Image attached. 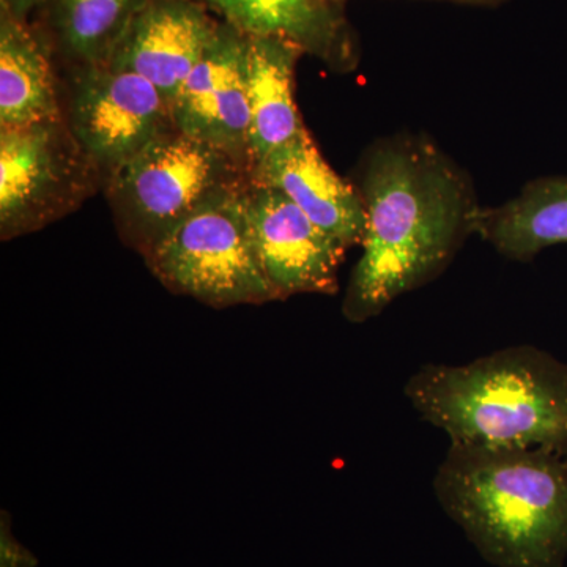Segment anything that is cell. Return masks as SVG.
<instances>
[{
  "label": "cell",
  "instance_id": "18",
  "mask_svg": "<svg viewBox=\"0 0 567 567\" xmlns=\"http://www.w3.org/2000/svg\"><path fill=\"white\" fill-rule=\"evenodd\" d=\"M457 2L491 3V2H496V0H457Z\"/></svg>",
  "mask_w": 567,
  "mask_h": 567
},
{
  "label": "cell",
  "instance_id": "8",
  "mask_svg": "<svg viewBox=\"0 0 567 567\" xmlns=\"http://www.w3.org/2000/svg\"><path fill=\"white\" fill-rule=\"evenodd\" d=\"M245 197L254 246L278 300L338 293L346 246L271 186L251 181Z\"/></svg>",
  "mask_w": 567,
  "mask_h": 567
},
{
  "label": "cell",
  "instance_id": "9",
  "mask_svg": "<svg viewBox=\"0 0 567 567\" xmlns=\"http://www.w3.org/2000/svg\"><path fill=\"white\" fill-rule=\"evenodd\" d=\"M171 117L177 132L226 152L249 169L248 37L219 21L171 104Z\"/></svg>",
  "mask_w": 567,
  "mask_h": 567
},
{
  "label": "cell",
  "instance_id": "4",
  "mask_svg": "<svg viewBox=\"0 0 567 567\" xmlns=\"http://www.w3.org/2000/svg\"><path fill=\"white\" fill-rule=\"evenodd\" d=\"M248 182L244 164L173 128L115 171L104 188L123 241L144 256L194 212Z\"/></svg>",
  "mask_w": 567,
  "mask_h": 567
},
{
  "label": "cell",
  "instance_id": "12",
  "mask_svg": "<svg viewBox=\"0 0 567 567\" xmlns=\"http://www.w3.org/2000/svg\"><path fill=\"white\" fill-rule=\"evenodd\" d=\"M223 22L246 37L290 41L331 69L349 71L358 62L352 32L333 0H199Z\"/></svg>",
  "mask_w": 567,
  "mask_h": 567
},
{
  "label": "cell",
  "instance_id": "15",
  "mask_svg": "<svg viewBox=\"0 0 567 567\" xmlns=\"http://www.w3.org/2000/svg\"><path fill=\"white\" fill-rule=\"evenodd\" d=\"M476 235L517 262L567 244V175L536 178L507 203L481 208Z\"/></svg>",
  "mask_w": 567,
  "mask_h": 567
},
{
  "label": "cell",
  "instance_id": "6",
  "mask_svg": "<svg viewBox=\"0 0 567 567\" xmlns=\"http://www.w3.org/2000/svg\"><path fill=\"white\" fill-rule=\"evenodd\" d=\"M104 182L65 117L0 128V237L37 233L84 204Z\"/></svg>",
  "mask_w": 567,
  "mask_h": 567
},
{
  "label": "cell",
  "instance_id": "13",
  "mask_svg": "<svg viewBox=\"0 0 567 567\" xmlns=\"http://www.w3.org/2000/svg\"><path fill=\"white\" fill-rule=\"evenodd\" d=\"M305 52L290 41L248 37L249 169L306 132L295 104L293 81Z\"/></svg>",
  "mask_w": 567,
  "mask_h": 567
},
{
  "label": "cell",
  "instance_id": "16",
  "mask_svg": "<svg viewBox=\"0 0 567 567\" xmlns=\"http://www.w3.org/2000/svg\"><path fill=\"white\" fill-rule=\"evenodd\" d=\"M51 22L76 66L106 65L147 0H50Z\"/></svg>",
  "mask_w": 567,
  "mask_h": 567
},
{
  "label": "cell",
  "instance_id": "1",
  "mask_svg": "<svg viewBox=\"0 0 567 567\" xmlns=\"http://www.w3.org/2000/svg\"><path fill=\"white\" fill-rule=\"evenodd\" d=\"M358 181L368 223L342 315L364 323L445 274L483 207L468 174L424 134L374 142Z\"/></svg>",
  "mask_w": 567,
  "mask_h": 567
},
{
  "label": "cell",
  "instance_id": "14",
  "mask_svg": "<svg viewBox=\"0 0 567 567\" xmlns=\"http://www.w3.org/2000/svg\"><path fill=\"white\" fill-rule=\"evenodd\" d=\"M63 117L43 37L29 21L0 14V128Z\"/></svg>",
  "mask_w": 567,
  "mask_h": 567
},
{
  "label": "cell",
  "instance_id": "11",
  "mask_svg": "<svg viewBox=\"0 0 567 567\" xmlns=\"http://www.w3.org/2000/svg\"><path fill=\"white\" fill-rule=\"evenodd\" d=\"M251 181L278 189L347 249L361 246L365 233V208L357 185L331 169L308 130L271 153Z\"/></svg>",
  "mask_w": 567,
  "mask_h": 567
},
{
  "label": "cell",
  "instance_id": "19",
  "mask_svg": "<svg viewBox=\"0 0 567 567\" xmlns=\"http://www.w3.org/2000/svg\"><path fill=\"white\" fill-rule=\"evenodd\" d=\"M333 2L339 3V6H342V3L346 2V0H333Z\"/></svg>",
  "mask_w": 567,
  "mask_h": 567
},
{
  "label": "cell",
  "instance_id": "5",
  "mask_svg": "<svg viewBox=\"0 0 567 567\" xmlns=\"http://www.w3.org/2000/svg\"><path fill=\"white\" fill-rule=\"evenodd\" d=\"M248 185L219 194L142 256L169 292L218 309L279 301L254 246Z\"/></svg>",
  "mask_w": 567,
  "mask_h": 567
},
{
  "label": "cell",
  "instance_id": "7",
  "mask_svg": "<svg viewBox=\"0 0 567 567\" xmlns=\"http://www.w3.org/2000/svg\"><path fill=\"white\" fill-rule=\"evenodd\" d=\"M65 121L104 183L159 134L175 128L169 104L155 85L110 63L78 66Z\"/></svg>",
  "mask_w": 567,
  "mask_h": 567
},
{
  "label": "cell",
  "instance_id": "17",
  "mask_svg": "<svg viewBox=\"0 0 567 567\" xmlns=\"http://www.w3.org/2000/svg\"><path fill=\"white\" fill-rule=\"evenodd\" d=\"M48 0H0V14L14 20L29 21L32 11L39 9Z\"/></svg>",
  "mask_w": 567,
  "mask_h": 567
},
{
  "label": "cell",
  "instance_id": "10",
  "mask_svg": "<svg viewBox=\"0 0 567 567\" xmlns=\"http://www.w3.org/2000/svg\"><path fill=\"white\" fill-rule=\"evenodd\" d=\"M218 24L199 0H147L110 65L152 82L171 107Z\"/></svg>",
  "mask_w": 567,
  "mask_h": 567
},
{
  "label": "cell",
  "instance_id": "2",
  "mask_svg": "<svg viewBox=\"0 0 567 567\" xmlns=\"http://www.w3.org/2000/svg\"><path fill=\"white\" fill-rule=\"evenodd\" d=\"M404 394L451 445L567 457V363L546 350L514 346L465 364H424Z\"/></svg>",
  "mask_w": 567,
  "mask_h": 567
},
{
  "label": "cell",
  "instance_id": "3",
  "mask_svg": "<svg viewBox=\"0 0 567 567\" xmlns=\"http://www.w3.org/2000/svg\"><path fill=\"white\" fill-rule=\"evenodd\" d=\"M434 494L495 567H563L567 457L537 450L450 445Z\"/></svg>",
  "mask_w": 567,
  "mask_h": 567
}]
</instances>
